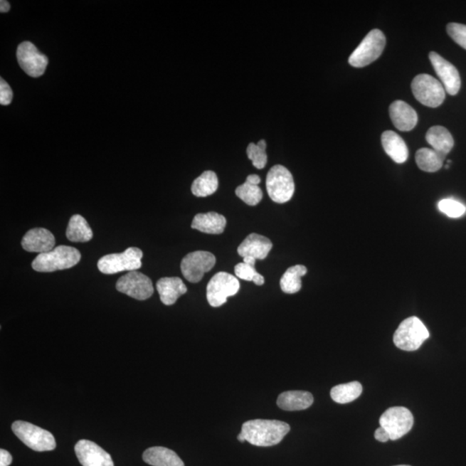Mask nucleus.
<instances>
[{"mask_svg":"<svg viewBox=\"0 0 466 466\" xmlns=\"http://www.w3.org/2000/svg\"><path fill=\"white\" fill-rule=\"evenodd\" d=\"M75 451L83 466H115L111 455L92 441L80 440Z\"/></svg>","mask_w":466,"mask_h":466,"instance_id":"nucleus-15","label":"nucleus"},{"mask_svg":"<svg viewBox=\"0 0 466 466\" xmlns=\"http://www.w3.org/2000/svg\"><path fill=\"white\" fill-rule=\"evenodd\" d=\"M12 431L24 445L36 452L53 451L56 447L52 433L26 421L17 420Z\"/></svg>","mask_w":466,"mask_h":466,"instance_id":"nucleus-4","label":"nucleus"},{"mask_svg":"<svg viewBox=\"0 0 466 466\" xmlns=\"http://www.w3.org/2000/svg\"><path fill=\"white\" fill-rule=\"evenodd\" d=\"M379 423L388 433L391 440H396L411 430L414 425V416L406 408L392 407L380 417Z\"/></svg>","mask_w":466,"mask_h":466,"instance_id":"nucleus-10","label":"nucleus"},{"mask_svg":"<svg viewBox=\"0 0 466 466\" xmlns=\"http://www.w3.org/2000/svg\"><path fill=\"white\" fill-rule=\"evenodd\" d=\"M17 58L20 67L28 75L38 78L46 72L48 60L33 43L23 42L18 48Z\"/></svg>","mask_w":466,"mask_h":466,"instance_id":"nucleus-13","label":"nucleus"},{"mask_svg":"<svg viewBox=\"0 0 466 466\" xmlns=\"http://www.w3.org/2000/svg\"><path fill=\"white\" fill-rule=\"evenodd\" d=\"M143 460L145 463L152 466H185L184 461L175 452L163 447L146 450Z\"/></svg>","mask_w":466,"mask_h":466,"instance_id":"nucleus-23","label":"nucleus"},{"mask_svg":"<svg viewBox=\"0 0 466 466\" xmlns=\"http://www.w3.org/2000/svg\"><path fill=\"white\" fill-rule=\"evenodd\" d=\"M445 156L433 149H420L415 154V161L420 169L425 172H437L443 168Z\"/></svg>","mask_w":466,"mask_h":466,"instance_id":"nucleus-25","label":"nucleus"},{"mask_svg":"<svg viewBox=\"0 0 466 466\" xmlns=\"http://www.w3.org/2000/svg\"><path fill=\"white\" fill-rule=\"evenodd\" d=\"M290 431V425L277 420H251L242 425L238 435L240 443L248 441L256 447L268 448L277 445Z\"/></svg>","mask_w":466,"mask_h":466,"instance_id":"nucleus-1","label":"nucleus"},{"mask_svg":"<svg viewBox=\"0 0 466 466\" xmlns=\"http://www.w3.org/2000/svg\"><path fill=\"white\" fill-rule=\"evenodd\" d=\"M157 290L161 302L166 306L175 304L181 295L188 291L184 282L179 277H164L157 282Z\"/></svg>","mask_w":466,"mask_h":466,"instance_id":"nucleus-19","label":"nucleus"},{"mask_svg":"<svg viewBox=\"0 0 466 466\" xmlns=\"http://www.w3.org/2000/svg\"><path fill=\"white\" fill-rule=\"evenodd\" d=\"M384 152L396 164H403L408 160V149L406 143L397 133L384 132L381 137Z\"/></svg>","mask_w":466,"mask_h":466,"instance_id":"nucleus-20","label":"nucleus"},{"mask_svg":"<svg viewBox=\"0 0 466 466\" xmlns=\"http://www.w3.org/2000/svg\"><path fill=\"white\" fill-rule=\"evenodd\" d=\"M428 338V328L419 318L413 316L400 324L393 340L399 349L414 351L418 350Z\"/></svg>","mask_w":466,"mask_h":466,"instance_id":"nucleus-3","label":"nucleus"},{"mask_svg":"<svg viewBox=\"0 0 466 466\" xmlns=\"http://www.w3.org/2000/svg\"><path fill=\"white\" fill-rule=\"evenodd\" d=\"M396 466H411V465H396Z\"/></svg>","mask_w":466,"mask_h":466,"instance_id":"nucleus-40","label":"nucleus"},{"mask_svg":"<svg viewBox=\"0 0 466 466\" xmlns=\"http://www.w3.org/2000/svg\"><path fill=\"white\" fill-rule=\"evenodd\" d=\"M266 189L275 203L290 201L295 193V181L290 170L282 165H275L266 176Z\"/></svg>","mask_w":466,"mask_h":466,"instance_id":"nucleus-5","label":"nucleus"},{"mask_svg":"<svg viewBox=\"0 0 466 466\" xmlns=\"http://www.w3.org/2000/svg\"><path fill=\"white\" fill-rule=\"evenodd\" d=\"M80 251L74 247L60 245L48 253L38 254L32 262V268L38 272H54L70 269L80 260Z\"/></svg>","mask_w":466,"mask_h":466,"instance_id":"nucleus-2","label":"nucleus"},{"mask_svg":"<svg viewBox=\"0 0 466 466\" xmlns=\"http://www.w3.org/2000/svg\"><path fill=\"white\" fill-rule=\"evenodd\" d=\"M393 125L402 132H409L416 127L418 116L414 108L403 100H396L390 107Z\"/></svg>","mask_w":466,"mask_h":466,"instance_id":"nucleus-18","label":"nucleus"},{"mask_svg":"<svg viewBox=\"0 0 466 466\" xmlns=\"http://www.w3.org/2000/svg\"><path fill=\"white\" fill-rule=\"evenodd\" d=\"M273 244L268 238L257 233H251L238 246V253L243 258L253 257L263 260L272 249Z\"/></svg>","mask_w":466,"mask_h":466,"instance_id":"nucleus-17","label":"nucleus"},{"mask_svg":"<svg viewBox=\"0 0 466 466\" xmlns=\"http://www.w3.org/2000/svg\"><path fill=\"white\" fill-rule=\"evenodd\" d=\"M425 140L430 144L433 149L447 157L455 146V140L447 128L436 125L428 129Z\"/></svg>","mask_w":466,"mask_h":466,"instance_id":"nucleus-24","label":"nucleus"},{"mask_svg":"<svg viewBox=\"0 0 466 466\" xmlns=\"http://www.w3.org/2000/svg\"><path fill=\"white\" fill-rule=\"evenodd\" d=\"M12 462V457L6 450H0V466H9Z\"/></svg>","mask_w":466,"mask_h":466,"instance_id":"nucleus-37","label":"nucleus"},{"mask_svg":"<svg viewBox=\"0 0 466 466\" xmlns=\"http://www.w3.org/2000/svg\"><path fill=\"white\" fill-rule=\"evenodd\" d=\"M116 289L139 301H144L152 297L154 293L152 280L137 271H129L128 274L121 277L116 283Z\"/></svg>","mask_w":466,"mask_h":466,"instance_id":"nucleus-12","label":"nucleus"},{"mask_svg":"<svg viewBox=\"0 0 466 466\" xmlns=\"http://www.w3.org/2000/svg\"><path fill=\"white\" fill-rule=\"evenodd\" d=\"M12 90L9 85L1 79L0 80V104L8 105L11 103Z\"/></svg>","mask_w":466,"mask_h":466,"instance_id":"nucleus-35","label":"nucleus"},{"mask_svg":"<svg viewBox=\"0 0 466 466\" xmlns=\"http://www.w3.org/2000/svg\"><path fill=\"white\" fill-rule=\"evenodd\" d=\"M411 88L415 99L425 107L435 108L444 102L445 90L443 85L431 75H417L413 80Z\"/></svg>","mask_w":466,"mask_h":466,"instance_id":"nucleus-8","label":"nucleus"},{"mask_svg":"<svg viewBox=\"0 0 466 466\" xmlns=\"http://www.w3.org/2000/svg\"><path fill=\"white\" fill-rule=\"evenodd\" d=\"M144 254L139 248L129 247L122 253L107 255L98 262L100 272L107 275L117 274L122 271H136L142 267Z\"/></svg>","mask_w":466,"mask_h":466,"instance_id":"nucleus-7","label":"nucleus"},{"mask_svg":"<svg viewBox=\"0 0 466 466\" xmlns=\"http://www.w3.org/2000/svg\"><path fill=\"white\" fill-rule=\"evenodd\" d=\"M429 59L436 74L443 82L445 92L450 95H456L461 87V79L455 66L436 52H430Z\"/></svg>","mask_w":466,"mask_h":466,"instance_id":"nucleus-14","label":"nucleus"},{"mask_svg":"<svg viewBox=\"0 0 466 466\" xmlns=\"http://www.w3.org/2000/svg\"><path fill=\"white\" fill-rule=\"evenodd\" d=\"M307 272L305 266L295 265L290 267L280 280V286L286 294H295L302 289V277Z\"/></svg>","mask_w":466,"mask_h":466,"instance_id":"nucleus-27","label":"nucleus"},{"mask_svg":"<svg viewBox=\"0 0 466 466\" xmlns=\"http://www.w3.org/2000/svg\"><path fill=\"white\" fill-rule=\"evenodd\" d=\"M255 263H256V259L253 257L244 258V263H238L235 266V275L239 279L253 282L255 285L262 286L265 283V278L257 272L255 269Z\"/></svg>","mask_w":466,"mask_h":466,"instance_id":"nucleus-30","label":"nucleus"},{"mask_svg":"<svg viewBox=\"0 0 466 466\" xmlns=\"http://www.w3.org/2000/svg\"><path fill=\"white\" fill-rule=\"evenodd\" d=\"M10 4L9 2L6 1V0H1V1H0V11L7 12L10 10Z\"/></svg>","mask_w":466,"mask_h":466,"instance_id":"nucleus-39","label":"nucleus"},{"mask_svg":"<svg viewBox=\"0 0 466 466\" xmlns=\"http://www.w3.org/2000/svg\"><path fill=\"white\" fill-rule=\"evenodd\" d=\"M240 289V283L234 275L226 272H218L213 275L206 287V299L210 306L218 307L228 302Z\"/></svg>","mask_w":466,"mask_h":466,"instance_id":"nucleus-9","label":"nucleus"},{"mask_svg":"<svg viewBox=\"0 0 466 466\" xmlns=\"http://www.w3.org/2000/svg\"><path fill=\"white\" fill-rule=\"evenodd\" d=\"M314 403V396L307 391H286L278 396L277 405L286 411H299L309 408Z\"/></svg>","mask_w":466,"mask_h":466,"instance_id":"nucleus-21","label":"nucleus"},{"mask_svg":"<svg viewBox=\"0 0 466 466\" xmlns=\"http://www.w3.org/2000/svg\"><path fill=\"white\" fill-rule=\"evenodd\" d=\"M236 196L249 206H257L263 198V191L257 185L245 181L236 189Z\"/></svg>","mask_w":466,"mask_h":466,"instance_id":"nucleus-31","label":"nucleus"},{"mask_svg":"<svg viewBox=\"0 0 466 466\" xmlns=\"http://www.w3.org/2000/svg\"><path fill=\"white\" fill-rule=\"evenodd\" d=\"M54 235L46 228H34L28 232L22 239L23 250L29 253H46L54 249Z\"/></svg>","mask_w":466,"mask_h":466,"instance_id":"nucleus-16","label":"nucleus"},{"mask_svg":"<svg viewBox=\"0 0 466 466\" xmlns=\"http://www.w3.org/2000/svg\"><path fill=\"white\" fill-rule=\"evenodd\" d=\"M246 181L249 182L250 184L258 186V184L261 182V178L258 175H250L248 177H247Z\"/></svg>","mask_w":466,"mask_h":466,"instance_id":"nucleus-38","label":"nucleus"},{"mask_svg":"<svg viewBox=\"0 0 466 466\" xmlns=\"http://www.w3.org/2000/svg\"><path fill=\"white\" fill-rule=\"evenodd\" d=\"M216 258L208 251H194L182 259L181 270L182 275L189 282L197 283L201 281L205 273L216 265Z\"/></svg>","mask_w":466,"mask_h":466,"instance_id":"nucleus-11","label":"nucleus"},{"mask_svg":"<svg viewBox=\"0 0 466 466\" xmlns=\"http://www.w3.org/2000/svg\"><path fill=\"white\" fill-rule=\"evenodd\" d=\"M362 391L361 383L354 381V382L339 384L332 388L331 397L335 403L346 404L354 402L356 398H359Z\"/></svg>","mask_w":466,"mask_h":466,"instance_id":"nucleus-29","label":"nucleus"},{"mask_svg":"<svg viewBox=\"0 0 466 466\" xmlns=\"http://www.w3.org/2000/svg\"><path fill=\"white\" fill-rule=\"evenodd\" d=\"M448 33L453 41L466 50V26L457 23H450L447 26Z\"/></svg>","mask_w":466,"mask_h":466,"instance_id":"nucleus-34","label":"nucleus"},{"mask_svg":"<svg viewBox=\"0 0 466 466\" xmlns=\"http://www.w3.org/2000/svg\"><path fill=\"white\" fill-rule=\"evenodd\" d=\"M226 226V218L216 212L197 214L191 225L193 229L208 234H221Z\"/></svg>","mask_w":466,"mask_h":466,"instance_id":"nucleus-22","label":"nucleus"},{"mask_svg":"<svg viewBox=\"0 0 466 466\" xmlns=\"http://www.w3.org/2000/svg\"><path fill=\"white\" fill-rule=\"evenodd\" d=\"M218 180L216 173L208 170L194 181L192 193L197 197H208L217 191Z\"/></svg>","mask_w":466,"mask_h":466,"instance_id":"nucleus-28","label":"nucleus"},{"mask_svg":"<svg viewBox=\"0 0 466 466\" xmlns=\"http://www.w3.org/2000/svg\"><path fill=\"white\" fill-rule=\"evenodd\" d=\"M439 209L450 218H460L465 213V206L460 202L452 198H445L439 202Z\"/></svg>","mask_w":466,"mask_h":466,"instance_id":"nucleus-33","label":"nucleus"},{"mask_svg":"<svg viewBox=\"0 0 466 466\" xmlns=\"http://www.w3.org/2000/svg\"><path fill=\"white\" fill-rule=\"evenodd\" d=\"M375 439L380 441V443H384L390 440L391 437L390 435H388V433L383 428L380 427L379 428L376 429L375 432Z\"/></svg>","mask_w":466,"mask_h":466,"instance_id":"nucleus-36","label":"nucleus"},{"mask_svg":"<svg viewBox=\"0 0 466 466\" xmlns=\"http://www.w3.org/2000/svg\"><path fill=\"white\" fill-rule=\"evenodd\" d=\"M68 239L72 242H88L92 236V231L86 220L80 214L72 216L66 232Z\"/></svg>","mask_w":466,"mask_h":466,"instance_id":"nucleus-26","label":"nucleus"},{"mask_svg":"<svg viewBox=\"0 0 466 466\" xmlns=\"http://www.w3.org/2000/svg\"><path fill=\"white\" fill-rule=\"evenodd\" d=\"M386 46V38L383 32L375 29L369 32L359 47L349 58V63L354 68H364L375 62Z\"/></svg>","mask_w":466,"mask_h":466,"instance_id":"nucleus-6","label":"nucleus"},{"mask_svg":"<svg viewBox=\"0 0 466 466\" xmlns=\"http://www.w3.org/2000/svg\"><path fill=\"white\" fill-rule=\"evenodd\" d=\"M266 142L265 140H260L257 144L250 143L247 147V156L251 161L255 168L262 169L265 167L267 161H268V157L266 154Z\"/></svg>","mask_w":466,"mask_h":466,"instance_id":"nucleus-32","label":"nucleus"}]
</instances>
